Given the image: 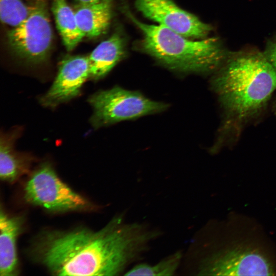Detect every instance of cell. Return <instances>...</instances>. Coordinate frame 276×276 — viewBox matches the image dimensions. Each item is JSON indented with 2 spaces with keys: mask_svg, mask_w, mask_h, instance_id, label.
I'll return each instance as SVG.
<instances>
[{
  "mask_svg": "<svg viewBox=\"0 0 276 276\" xmlns=\"http://www.w3.org/2000/svg\"><path fill=\"white\" fill-rule=\"evenodd\" d=\"M145 17L187 37L201 38L212 30L209 25L179 7L173 0H135Z\"/></svg>",
  "mask_w": 276,
  "mask_h": 276,
  "instance_id": "ba28073f",
  "label": "cell"
},
{
  "mask_svg": "<svg viewBox=\"0 0 276 276\" xmlns=\"http://www.w3.org/2000/svg\"><path fill=\"white\" fill-rule=\"evenodd\" d=\"M88 101L94 109L90 122L96 128L160 112L168 107L167 104L120 87L99 91Z\"/></svg>",
  "mask_w": 276,
  "mask_h": 276,
  "instance_id": "277c9868",
  "label": "cell"
},
{
  "mask_svg": "<svg viewBox=\"0 0 276 276\" xmlns=\"http://www.w3.org/2000/svg\"><path fill=\"white\" fill-rule=\"evenodd\" d=\"M52 10L63 43L71 51L84 37L78 27L75 12L66 0H52Z\"/></svg>",
  "mask_w": 276,
  "mask_h": 276,
  "instance_id": "4fadbf2b",
  "label": "cell"
},
{
  "mask_svg": "<svg viewBox=\"0 0 276 276\" xmlns=\"http://www.w3.org/2000/svg\"><path fill=\"white\" fill-rule=\"evenodd\" d=\"M211 82L224 110L223 130H238L263 108L276 90V71L264 54H230Z\"/></svg>",
  "mask_w": 276,
  "mask_h": 276,
  "instance_id": "7a4b0ae2",
  "label": "cell"
},
{
  "mask_svg": "<svg viewBox=\"0 0 276 276\" xmlns=\"http://www.w3.org/2000/svg\"><path fill=\"white\" fill-rule=\"evenodd\" d=\"M274 270L263 255L235 248L216 253L203 260L199 274L206 275H272Z\"/></svg>",
  "mask_w": 276,
  "mask_h": 276,
  "instance_id": "52a82bcc",
  "label": "cell"
},
{
  "mask_svg": "<svg viewBox=\"0 0 276 276\" xmlns=\"http://www.w3.org/2000/svg\"><path fill=\"white\" fill-rule=\"evenodd\" d=\"M88 56H74L63 59L50 89L40 99L42 105L53 107L77 96L89 78Z\"/></svg>",
  "mask_w": 276,
  "mask_h": 276,
  "instance_id": "9c48e42d",
  "label": "cell"
},
{
  "mask_svg": "<svg viewBox=\"0 0 276 276\" xmlns=\"http://www.w3.org/2000/svg\"><path fill=\"white\" fill-rule=\"evenodd\" d=\"M264 54L276 71V38L268 44ZM273 108L276 115V99L273 103Z\"/></svg>",
  "mask_w": 276,
  "mask_h": 276,
  "instance_id": "e0dca14e",
  "label": "cell"
},
{
  "mask_svg": "<svg viewBox=\"0 0 276 276\" xmlns=\"http://www.w3.org/2000/svg\"><path fill=\"white\" fill-rule=\"evenodd\" d=\"M124 42L118 33L101 42L88 56L89 78L98 80L105 76L122 58Z\"/></svg>",
  "mask_w": 276,
  "mask_h": 276,
  "instance_id": "7c38bea8",
  "label": "cell"
},
{
  "mask_svg": "<svg viewBox=\"0 0 276 276\" xmlns=\"http://www.w3.org/2000/svg\"><path fill=\"white\" fill-rule=\"evenodd\" d=\"M13 136H1L0 148V177L12 182L26 170L28 160L13 149Z\"/></svg>",
  "mask_w": 276,
  "mask_h": 276,
  "instance_id": "5bb4252c",
  "label": "cell"
},
{
  "mask_svg": "<svg viewBox=\"0 0 276 276\" xmlns=\"http://www.w3.org/2000/svg\"><path fill=\"white\" fill-rule=\"evenodd\" d=\"M79 4L92 3L98 1V0H76Z\"/></svg>",
  "mask_w": 276,
  "mask_h": 276,
  "instance_id": "ac0fdd59",
  "label": "cell"
},
{
  "mask_svg": "<svg viewBox=\"0 0 276 276\" xmlns=\"http://www.w3.org/2000/svg\"><path fill=\"white\" fill-rule=\"evenodd\" d=\"M47 6V0H36L28 17L7 34L13 53L30 63L44 62L50 52L53 33Z\"/></svg>",
  "mask_w": 276,
  "mask_h": 276,
  "instance_id": "5b68a950",
  "label": "cell"
},
{
  "mask_svg": "<svg viewBox=\"0 0 276 276\" xmlns=\"http://www.w3.org/2000/svg\"><path fill=\"white\" fill-rule=\"evenodd\" d=\"M24 194L29 203L53 211H81L90 206L85 198L60 180L48 163L32 174L25 185Z\"/></svg>",
  "mask_w": 276,
  "mask_h": 276,
  "instance_id": "8992f818",
  "label": "cell"
},
{
  "mask_svg": "<svg viewBox=\"0 0 276 276\" xmlns=\"http://www.w3.org/2000/svg\"><path fill=\"white\" fill-rule=\"evenodd\" d=\"M157 235L118 216L97 232L81 229L49 234L40 248V259L56 275H118Z\"/></svg>",
  "mask_w": 276,
  "mask_h": 276,
  "instance_id": "6da1fadb",
  "label": "cell"
},
{
  "mask_svg": "<svg viewBox=\"0 0 276 276\" xmlns=\"http://www.w3.org/2000/svg\"><path fill=\"white\" fill-rule=\"evenodd\" d=\"M124 10L143 32L144 50L171 70L182 73L216 72L230 55L217 38L192 40L163 26L142 23L129 10Z\"/></svg>",
  "mask_w": 276,
  "mask_h": 276,
  "instance_id": "3957f363",
  "label": "cell"
},
{
  "mask_svg": "<svg viewBox=\"0 0 276 276\" xmlns=\"http://www.w3.org/2000/svg\"><path fill=\"white\" fill-rule=\"evenodd\" d=\"M182 255L177 251L165 258L154 265L142 263L135 265L125 275H173L178 268Z\"/></svg>",
  "mask_w": 276,
  "mask_h": 276,
  "instance_id": "9a60e30c",
  "label": "cell"
},
{
  "mask_svg": "<svg viewBox=\"0 0 276 276\" xmlns=\"http://www.w3.org/2000/svg\"><path fill=\"white\" fill-rule=\"evenodd\" d=\"M31 11V7H28L22 0H0L1 21L13 28L22 24Z\"/></svg>",
  "mask_w": 276,
  "mask_h": 276,
  "instance_id": "2e32d148",
  "label": "cell"
},
{
  "mask_svg": "<svg viewBox=\"0 0 276 276\" xmlns=\"http://www.w3.org/2000/svg\"><path fill=\"white\" fill-rule=\"evenodd\" d=\"M20 217H10L2 209L0 213V274H16L18 259L16 241L21 227Z\"/></svg>",
  "mask_w": 276,
  "mask_h": 276,
  "instance_id": "30bf717a",
  "label": "cell"
},
{
  "mask_svg": "<svg viewBox=\"0 0 276 276\" xmlns=\"http://www.w3.org/2000/svg\"><path fill=\"white\" fill-rule=\"evenodd\" d=\"M112 0H98L79 4L75 11L78 27L84 37L95 38L103 34L109 26Z\"/></svg>",
  "mask_w": 276,
  "mask_h": 276,
  "instance_id": "8fae6325",
  "label": "cell"
}]
</instances>
